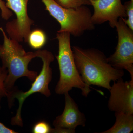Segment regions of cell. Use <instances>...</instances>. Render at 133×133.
<instances>
[{
  "instance_id": "cell-6",
  "label": "cell",
  "mask_w": 133,
  "mask_h": 133,
  "mask_svg": "<svg viewBox=\"0 0 133 133\" xmlns=\"http://www.w3.org/2000/svg\"><path fill=\"white\" fill-rule=\"evenodd\" d=\"M115 28L118 44L115 52L107 58L108 61L116 69L127 70L133 79V30L127 26L123 18H119Z\"/></svg>"
},
{
  "instance_id": "cell-7",
  "label": "cell",
  "mask_w": 133,
  "mask_h": 133,
  "mask_svg": "<svg viewBox=\"0 0 133 133\" xmlns=\"http://www.w3.org/2000/svg\"><path fill=\"white\" fill-rule=\"evenodd\" d=\"M29 0H6V5L16 16V19L8 22L6 30L9 37L19 42H28L34 21L29 17L28 5Z\"/></svg>"
},
{
  "instance_id": "cell-1",
  "label": "cell",
  "mask_w": 133,
  "mask_h": 133,
  "mask_svg": "<svg viewBox=\"0 0 133 133\" xmlns=\"http://www.w3.org/2000/svg\"><path fill=\"white\" fill-rule=\"evenodd\" d=\"M72 50L76 68L81 79L88 86H97L109 91L111 82L124 76V70L112 66L105 55L99 50L78 46H73Z\"/></svg>"
},
{
  "instance_id": "cell-8",
  "label": "cell",
  "mask_w": 133,
  "mask_h": 133,
  "mask_svg": "<svg viewBox=\"0 0 133 133\" xmlns=\"http://www.w3.org/2000/svg\"><path fill=\"white\" fill-rule=\"evenodd\" d=\"M114 82L109 90L108 107L112 112L133 114V79L125 81L122 78Z\"/></svg>"
},
{
  "instance_id": "cell-18",
  "label": "cell",
  "mask_w": 133,
  "mask_h": 133,
  "mask_svg": "<svg viewBox=\"0 0 133 133\" xmlns=\"http://www.w3.org/2000/svg\"><path fill=\"white\" fill-rule=\"evenodd\" d=\"M17 133L12 129L6 127L4 124L0 122V133Z\"/></svg>"
},
{
  "instance_id": "cell-5",
  "label": "cell",
  "mask_w": 133,
  "mask_h": 133,
  "mask_svg": "<svg viewBox=\"0 0 133 133\" xmlns=\"http://www.w3.org/2000/svg\"><path fill=\"white\" fill-rule=\"evenodd\" d=\"M35 52L37 57L40 58L42 61V68L40 74L35 79L28 91L23 92L17 90L15 88L12 90V100L14 102L15 99L16 98L19 101V107L16 114L11 119V124L13 125L20 127L23 125L21 116L22 107L24 101L30 95L37 92L42 94L46 97H49L51 94L49 88V84L52 78V69L50 65L55 59L54 55L52 52L46 50H39Z\"/></svg>"
},
{
  "instance_id": "cell-13",
  "label": "cell",
  "mask_w": 133,
  "mask_h": 133,
  "mask_svg": "<svg viewBox=\"0 0 133 133\" xmlns=\"http://www.w3.org/2000/svg\"><path fill=\"white\" fill-rule=\"evenodd\" d=\"M8 74L7 70L3 66H0V109L1 102L2 98H7L9 108L13 105L12 101V91H9L5 86V81Z\"/></svg>"
},
{
  "instance_id": "cell-11",
  "label": "cell",
  "mask_w": 133,
  "mask_h": 133,
  "mask_svg": "<svg viewBox=\"0 0 133 133\" xmlns=\"http://www.w3.org/2000/svg\"><path fill=\"white\" fill-rule=\"evenodd\" d=\"M116 121L113 126L102 133H130L133 130V115L115 112Z\"/></svg>"
},
{
  "instance_id": "cell-4",
  "label": "cell",
  "mask_w": 133,
  "mask_h": 133,
  "mask_svg": "<svg viewBox=\"0 0 133 133\" xmlns=\"http://www.w3.org/2000/svg\"><path fill=\"white\" fill-rule=\"evenodd\" d=\"M41 1L45 9L59 23L60 28L57 32H68L75 37H78L85 31L95 28V24L92 21V14L86 6L66 8L58 4L55 0Z\"/></svg>"
},
{
  "instance_id": "cell-3",
  "label": "cell",
  "mask_w": 133,
  "mask_h": 133,
  "mask_svg": "<svg viewBox=\"0 0 133 133\" xmlns=\"http://www.w3.org/2000/svg\"><path fill=\"white\" fill-rule=\"evenodd\" d=\"M70 35L66 32H57L56 34L58 53L56 57L59 65L60 77L55 92L57 94H64L76 88L81 90L83 96L87 97L91 90L90 87L84 83L76 68L71 46Z\"/></svg>"
},
{
  "instance_id": "cell-14",
  "label": "cell",
  "mask_w": 133,
  "mask_h": 133,
  "mask_svg": "<svg viewBox=\"0 0 133 133\" xmlns=\"http://www.w3.org/2000/svg\"><path fill=\"white\" fill-rule=\"evenodd\" d=\"M58 4L66 8H77L82 6L91 5L90 0H55Z\"/></svg>"
},
{
  "instance_id": "cell-9",
  "label": "cell",
  "mask_w": 133,
  "mask_h": 133,
  "mask_svg": "<svg viewBox=\"0 0 133 133\" xmlns=\"http://www.w3.org/2000/svg\"><path fill=\"white\" fill-rule=\"evenodd\" d=\"M94 9L91 19L94 24H100L108 21L115 28L120 18L127 17L125 6L121 0H90Z\"/></svg>"
},
{
  "instance_id": "cell-17",
  "label": "cell",
  "mask_w": 133,
  "mask_h": 133,
  "mask_svg": "<svg viewBox=\"0 0 133 133\" xmlns=\"http://www.w3.org/2000/svg\"><path fill=\"white\" fill-rule=\"evenodd\" d=\"M0 10L3 19L7 21L13 16V12L7 7L6 3L3 0H0Z\"/></svg>"
},
{
  "instance_id": "cell-12",
  "label": "cell",
  "mask_w": 133,
  "mask_h": 133,
  "mask_svg": "<svg viewBox=\"0 0 133 133\" xmlns=\"http://www.w3.org/2000/svg\"><path fill=\"white\" fill-rule=\"evenodd\" d=\"M47 37L44 32L40 29H36L30 32L27 42L33 49H39L45 45Z\"/></svg>"
},
{
  "instance_id": "cell-16",
  "label": "cell",
  "mask_w": 133,
  "mask_h": 133,
  "mask_svg": "<svg viewBox=\"0 0 133 133\" xmlns=\"http://www.w3.org/2000/svg\"><path fill=\"white\" fill-rule=\"evenodd\" d=\"M51 128L46 122L41 121L37 122L33 127L32 132L33 133H49Z\"/></svg>"
},
{
  "instance_id": "cell-2",
  "label": "cell",
  "mask_w": 133,
  "mask_h": 133,
  "mask_svg": "<svg viewBox=\"0 0 133 133\" xmlns=\"http://www.w3.org/2000/svg\"><path fill=\"white\" fill-rule=\"evenodd\" d=\"M0 31L3 42L0 44V59L2 66L7 70L8 74L5 86L9 91L13 89L16 81L22 77H26L33 81L37 76V72L30 70L28 65L33 58L37 57L36 52H26L18 41L9 38L2 27Z\"/></svg>"
},
{
  "instance_id": "cell-10",
  "label": "cell",
  "mask_w": 133,
  "mask_h": 133,
  "mask_svg": "<svg viewBox=\"0 0 133 133\" xmlns=\"http://www.w3.org/2000/svg\"><path fill=\"white\" fill-rule=\"evenodd\" d=\"M65 106L61 115L57 116L53 122L56 128L66 129L76 132L77 127H85L86 118L85 115L79 109L78 106L69 95V92L65 94Z\"/></svg>"
},
{
  "instance_id": "cell-15",
  "label": "cell",
  "mask_w": 133,
  "mask_h": 133,
  "mask_svg": "<svg viewBox=\"0 0 133 133\" xmlns=\"http://www.w3.org/2000/svg\"><path fill=\"white\" fill-rule=\"evenodd\" d=\"M127 19L123 18L124 22L129 28L133 30V0L126 2L124 4Z\"/></svg>"
}]
</instances>
